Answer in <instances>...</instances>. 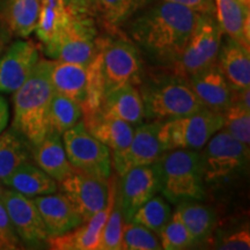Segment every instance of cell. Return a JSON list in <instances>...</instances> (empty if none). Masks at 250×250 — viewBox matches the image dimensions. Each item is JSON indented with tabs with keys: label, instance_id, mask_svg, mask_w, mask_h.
<instances>
[{
	"label": "cell",
	"instance_id": "29",
	"mask_svg": "<svg viewBox=\"0 0 250 250\" xmlns=\"http://www.w3.org/2000/svg\"><path fill=\"white\" fill-rule=\"evenodd\" d=\"M152 0H96L95 14L109 28L123 26Z\"/></svg>",
	"mask_w": 250,
	"mask_h": 250
},
{
	"label": "cell",
	"instance_id": "4",
	"mask_svg": "<svg viewBox=\"0 0 250 250\" xmlns=\"http://www.w3.org/2000/svg\"><path fill=\"white\" fill-rule=\"evenodd\" d=\"M160 166L161 192L166 199L179 204L204 198V176L198 151L174 149L166 152Z\"/></svg>",
	"mask_w": 250,
	"mask_h": 250
},
{
	"label": "cell",
	"instance_id": "13",
	"mask_svg": "<svg viewBox=\"0 0 250 250\" xmlns=\"http://www.w3.org/2000/svg\"><path fill=\"white\" fill-rule=\"evenodd\" d=\"M61 190L83 218V223L108 204V180L73 171L61 181Z\"/></svg>",
	"mask_w": 250,
	"mask_h": 250
},
{
	"label": "cell",
	"instance_id": "40",
	"mask_svg": "<svg viewBox=\"0 0 250 250\" xmlns=\"http://www.w3.org/2000/svg\"><path fill=\"white\" fill-rule=\"evenodd\" d=\"M164 1L174 2V4L184 6L192 9L199 14H212L214 13L213 0H164Z\"/></svg>",
	"mask_w": 250,
	"mask_h": 250
},
{
	"label": "cell",
	"instance_id": "43",
	"mask_svg": "<svg viewBox=\"0 0 250 250\" xmlns=\"http://www.w3.org/2000/svg\"><path fill=\"white\" fill-rule=\"evenodd\" d=\"M6 42H7V36H6V33L0 28V56H1L2 51L5 50Z\"/></svg>",
	"mask_w": 250,
	"mask_h": 250
},
{
	"label": "cell",
	"instance_id": "27",
	"mask_svg": "<svg viewBox=\"0 0 250 250\" xmlns=\"http://www.w3.org/2000/svg\"><path fill=\"white\" fill-rule=\"evenodd\" d=\"M40 9V0H5V23L14 35L28 37L35 30Z\"/></svg>",
	"mask_w": 250,
	"mask_h": 250
},
{
	"label": "cell",
	"instance_id": "38",
	"mask_svg": "<svg viewBox=\"0 0 250 250\" xmlns=\"http://www.w3.org/2000/svg\"><path fill=\"white\" fill-rule=\"evenodd\" d=\"M20 237L15 232L1 199H0V249H19Z\"/></svg>",
	"mask_w": 250,
	"mask_h": 250
},
{
	"label": "cell",
	"instance_id": "10",
	"mask_svg": "<svg viewBox=\"0 0 250 250\" xmlns=\"http://www.w3.org/2000/svg\"><path fill=\"white\" fill-rule=\"evenodd\" d=\"M98 30L90 15L74 14L55 41L44 45L45 54L55 61L87 65L96 49Z\"/></svg>",
	"mask_w": 250,
	"mask_h": 250
},
{
	"label": "cell",
	"instance_id": "34",
	"mask_svg": "<svg viewBox=\"0 0 250 250\" xmlns=\"http://www.w3.org/2000/svg\"><path fill=\"white\" fill-rule=\"evenodd\" d=\"M223 130L232 134L234 138L249 145L250 143V108L240 101L232 100L223 112Z\"/></svg>",
	"mask_w": 250,
	"mask_h": 250
},
{
	"label": "cell",
	"instance_id": "44",
	"mask_svg": "<svg viewBox=\"0 0 250 250\" xmlns=\"http://www.w3.org/2000/svg\"><path fill=\"white\" fill-rule=\"evenodd\" d=\"M237 1L241 2V4L245 5L246 7H249L250 8V0H237Z\"/></svg>",
	"mask_w": 250,
	"mask_h": 250
},
{
	"label": "cell",
	"instance_id": "18",
	"mask_svg": "<svg viewBox=\"0 0 250 250\" xmlns=\"http://www.w3.org/2000/svg\"><path fill=\"white\" fill-rule=\"evenodd\" d=\"M33 201L42 217L49 237L70 232L83 223L64 193L37 196Z\"/></svg>",
	"mask_w": 250,
	"mask_h": 250
},
{
	"label": "cell",
	"instance_id": "9",
	"mask_svg": "<svg viewBox=\"0 0 250 250\" xmlns=\"http://www.w3.org/2000/svg\"><path fill=\"white\" fill-rule=\"evenodd\" d=\"M223 34L214 15L201 14L179 61L174 65L175 74L188 79L217 64Z\"/></svg>",
	"mask_w": 250,
	"mask_h": 250
},
{
	"label": "cell",
	"instance_id": "15",
	"mask_svg": "<svg viewBox=\"0 0 250 250\" xmlns=\"http://www.w3.org/2000/svg\"><path fill=\"white\" fill-rule=\"evenodd\" d=\"M109 199L104 208L95 213L70 232L57 236H50L46 243L56 250H100L102 229L116 202L117 184L115 179L109 180Z\"/></svg>",
	"mask_w": 250,
	"mask_h": 250
},
{
	"label": "cell",
	"instance_id": "24",
	"mask_svg": "<svg viewBox=\"0 0 250 250\" xmlns=\"http://www.w3.org/2000/svg\"><path fill=\"white\" fill-rule=\"evenodd\" d=\"M33 159L52 179L61 182L76 171L68 161L61 136L49 132L40 144L33 146Z\"/></svg>",
	"mask_w": 250,
	"mask_h": 250
},
{
	"label": "cell",
	"instance_id": "45",
	"mask_svg": "<svg viewBox=\"0 0 250 250\" xmlns=\"http://www.w3.org/2000/svg\"><path fill=\"white\" fill-rule=\"evenodd\" d=\"M2 192H4V189H2L1 184H0V197H1V195H2Z\"/></svg>",
	"mask_w": 250,
	"mask_h": 250
},
{
	"label": "cell",
	"instance_id": "6",
	"mask_svg": "<svg viewBox=\"0 0 250 250\" xmlns=\"http://www.w3.org/2000/svg\"><path fill=\"white\" fill-rule=\"evenodd\" d=\"M96 48L102 55L104 95L125 85H138L142 79V57L133 43L123 39L98 37Z\"/></svg>",
	"mask_w": 250,
	"mask_h": 250
},
{
	"label": "cell",
	"instance_id": "23",
	"mask_svg": "<svg viewBox=\"0 0 250 250\" xmlns=\"http://www.w3.org/2000/svg\"><path fill=\"white\" fill-rule=\"evenodd\" d=\"M50 83L54 92L67 96L80 105L86 100V65L61 61H50Z\"/></svg>",
	"mask_w": 250,
	"mask_h": 250
},
{
	"label": "cell",
	"instance_id": "30",
	"mask_svg": "<svg viewBox=\"0 0 250 250\" xmlns=\"http://www.w3.org/2000/svg\"><path fill=\"white\" fill-rule=\"evenodd\" d=\"M83 118L80 103L67 96L54 92L49 109V132L62 136ZM48 132V133H49Z\"/></svg>",
	"mask_w": 250,
	"mask_h": 250
},
{
	"label": "cell",
	"instance_id": "39",
	"mask_svg": "<svg viewBox=\"0 0 250 250\" xmlns=\"http://www.w3.org/2000/svg\"><path fill=\"white\" fill-rule=\"evenodd\" d=\"M219 249L224 250H248L250 249V234L248 229H242L226 235L219 243Z\"/></svg>",
	"mask_w": 250,
	"mask_h": 250
},
{
	"label": "cell",
	"instance_id": "21",
	"mask_svg": "<svg viewBox=\"0 0 250 250\" xmlns=\"http://www.w3.org/2000/svg\"><path fill=\"white\" fill-rule=\"evenodd\" d=\"M83 123L96 139L111 149L112 154L124 151L133 137V125L120 118L105 116L100 111L83 118Z\"/></svg>",
	"mask_w": 250,
	"mask_h": 250
},
{
	"label": "cell",
	"instance_id": "5",
	"mask_svg": "<svg viewBox=\"0 0 250 250\" xmlns=\"http://www.w3.org/2000/svg\"><path fill=\"white\" fill-rule=\"evenodd\" d=\"M223 114L204 108L188 116L161 121L159 139L165 152L174 149L199 151L223 129Z\"/></svg>",
	"mask_w": 250,
	"mask_h": 250
},
{
	"label": "cell",
	"instance_id": "41",
	"mask_svg": "<svg viewBox=\"0 0 250 250\" xmlns=\"http://www.w3.org/2000/svg\"><path fill=\"white\" fill-rule=\"evenodd\" d=\"M68 11L74 14L92 15L95 14L96 0H64Z\"/></svg>",
	"mask_w": 250,
	"mask_h": 250
},
{
	"label": "cell",
	"instance_id": "31",
	"mask_svg": "<svg viewBox=\"0 0 250 250\" xmlns=\"http://www.w3.org/2000/svg\"><path fill=\"white\" fill-rule=\"evenodd\" d=\"M87 83L86 100L83 108V117L87 118L95 114L101 108L103 96H104V79L102 71V55L99 48L95 49L93 58L86 65Z\"/></svg>",
	"mask_w": 250,
	"mask_h": 250
},
{
	"label": "cell",
	"instance_id": "22",
	"mask_svg": "<svg viewBox=\"0 0 250 250\" xmlns=\"http://www.w3.org/2000/svg\"><path fill=\"white\" fill-rule=\"evenodd\" d=\"M214 18L223 33L250 46V8L237 0H213Z\"/></svg>",
	"mask_w": 250,
	"mask_h": 250
},
{
	"label": "cell",
	"instance_id": "7",
	"mask_svg": "<svg viewBox=\"0 0 250 250\" xmlns=\"http://www.w3.org/2000/svg\"><path fill=\"white\" fill-rule=\"evenodd\" d=\"M62 136L67 159L74 170L98 179L110 177V149L89 132L83 121L78 122Z\"/></svg>",
	"mask_w": 250,
	"mask_h": 250
},
{
	"label": "cell",
	"instance_id": "2",
	"mask_svg": "<svg viewBox=\"0 0 250 250\" xmlns=\"http://www.w3.org/2000/svg\"><path fill=\"white\" fill-rule=\"evenodd\" d=\"M54 95L50 83V61L37 62L23 85L14 92L13 126L33 146L49 132V109Z\"/></svg>",
	"mask_w": 250,
	"mask_h": 250
},
{
	"label": "cell",
	"instance_id": "12",
	"mask_svg": "<svg viewBox=\"0 0 250 250\" xmlns=\"http://www.w3.org/2000/svg\"><path fill=\"white\" fill-rule=\"evenodd\" d=\"M161 121L139 124L134 129L133 137L124 151L112 154V162L118 175H123L132 168L155 164L161 160L165 149L159 139Z\"/></svg>",
	"mask_w": 250,
	"mask_h": 250
},
{
	"label": "cell",
	"instance_id": "3",
	"mask_svg": "<svg viewBox=\"0 0 250 250\" xmlns=\"http://www.w3.org/2000/svg\"><path fill=\"white\" fill-rule=\"evenodd\" d=\"M139 92L145 118L151 121L188 116L205 108L188 80L179 74L153 77L144 83Z\"/></svg>",
	"mask_w": 250,
	"mask_h": 250
},
{
	"label": "cell",
	"instance_id": "42",
	"mask_svg": "<svg viewBox=\"0 0 250 250\" xmlns=\"http://www.w3.org/2000/svg\"><path fill=\"white\" fill-rule=\"evenodd\" d=\"M9 117V110L8 104L4 98L0 96V133L5 130L6 125L8 123Z\"/></svg>",
	"mask_w": 250,
	"mask_h": 250
},
{
	"label": "cell",
	"instance_id": "8",
	"mask_svg": "<svg viewBox=\"0 0 250 250\" xmlns=\"http://www.w3.org/2000/svg\"><path fill=\"white\" fill-rule=\"evenodd\" d=\"M201 153L204 183L217 184L245 170L249 162V145L219 130Z\"/></svg>",
	"mask_w": 250,
	"mask_h": 250
},
{
	"label": "cell",
	"instance_id": "37",
	"mask_svg": "<svg viewBox=\"0 0 250 250\" xmlns=\"http://www.w3.org/2000/svg\"><path fill=\"white\" fill-rule=\"evenodd\" d=\"M124 226V217L122 213V208L118 201V195L116 202L112 206L110 214L105 221L102 229L101 245L100 250H118L122 249V232Z\"/></svg>",
	"mask_w": 250,
	"mask_h": 250
},
{
	"label": "cell",
	"instance_id": "14",
	"mask_svg": "<svg viewBox=\"0 0 250 250\" xmlns=\"http://www.w3.org/2000/svg\"><path fill=\"white\" fill-rule=\"evenodd\" d=\"M15 232L24 245L42 247L48 240V232L35 203L14 190H4L1 197Z\"/></svg>",
	"mask_w": 250,
	"mask_h": 250
},
{
	"label": "cell",
	"instance_id": "20",
	"mask_svg": "<svg viewBox=\"0 0 250 250\" xmlns=\"http://www.w3.org/2000/svg\"><path fill=\"white\" fill-rule=\"evenodd\" d=\"M99 111L136 126L145 118L142 95L134 85H125L104 95Z\"/></svg>",
	"mask_w": 250,
	"mask_h": 250
},
{
	"label": "cell",
	"instance_id": "19",
	"mask_svg": "<svg viewBox=\"0 0 250 250\" xmlns=\"http://www.w3.org/2000/svg\"><path fill=\"white\" fill-rule=\"evenodd\" d=\"M217 62L232 90L250 88V52L237 41L227 37L221 42Z\"/></svg>",
	"mask_w": 250,
	"mask_h": 250
},
{
	"label": "cell",
	"instance_id": "17",
	"mask_svg": "<svg viewBox=\"0 0 250 250\" xmlns=\"http://www.w3.org/2000/svg\"><path fill=\"white\" fill-rule=\"evenodd\" d=\"M187 80L203 105L210 110L223 114L232 102V88L218 64L197 72Z\"/></svg>",
	"mask_w": 250,
	"mask_h": 250
},
{
	"label": "cell",
	"instance_id": "28",
	"mask_svg": "<svg viewBox=\"0 0 250 250\" xmlns=\"http://www.w3.org/2000/svg\"><path fill=\"white\" fill-rule=\"evenodd\" d=\"M177 214L191 234L195 243L203 242L211 235L215 226V213L208 206L195 201L181 202L177 204Z\"/></svg>",
	"mask_w": 250,
	"mask_h": 250
},
{
	"label": "cell",
	"instance_id": "32",
	"mask_svg": "<svg viewBox=\"0 0 250 250\" xmlns=\"http://www.w3.org/2000/svg\"><path fill=\"white\" fill-rule=\"evenodd\" d=\"M70 18L71 12L65 4L41 5L39 20L34 31L41 42L44 45H48L66 27Z\"/></svg>",
	"mask_w": 250,
	"mask_h": 250
},
{
	"label": "cell",
	"instance_id": "36",
	"mask_svg": "<svg viewBox=\"0 0 250 250\" xmlns=\"http://www.w3.org/2000/svg\"><path fill=\"white\" fill-rule=\"evenodd\" d=\"M161 247L166 250L187 249L196 245L195 240L190 234L186 225L181 220L180 215L175 211L170 220L166 225L160 234Z\"/></svg>",
	"mask_w": 250,
	"mask_h": 250
},
{
	"label": "cell",
	"instance_id": "25",
	"mask_svg": "<svg viewBox=\"0 0 250 250\" xmlns=\"http://www.w3.org/2000/svg\"><path fill=\"white\" fill-rule=\"evenodd\" d=\"M33 158V145L14 127L0 133V182L5 184L13 171Z\"/></svg>",
	"mask_w": 250,
	"mask_h": 250
},
{
	"label": "cell",
	"instance_id": "26",
	"mask_svg": "<svg viewBox=\"0 0 250 250\" xmlns=\"http://www.w3.org/2000/svg\"><path fill=\"white\" fill-rule=\"evenodd\" d=\"M5 184L14 191L29 198L54 193L58 189L57 181L30 162L18 167Z\"/></svg>",
	"mask_w": 250,
	"mask_h": 250
},
{
	"label": "cell",
	"instance_id": "35",
	"mask_svg": "<svg viewBox=\"0 0 250 250\" xmlns=\"http://www.w3.org/2000/svg\"><path fill=\"white\" fill-rule=\"evenodd\" d=\"M161 248V243L154 232L132 221L124 223L122 232V249L156 250Z\"/></svg>",
	"mask_w": 250,
	"mask_h": 250
},
{
	"label": "cell",
	"instance_id": "11",
	"mask_svg": "<svg viewBox=\"0 0 250 250\" xmlns=\"http://www.w3.org/2000/svg\"><path fill=\"white\" fill-rule=\"evenodd\" d=\"M159 191H161L160 161L132 168L122 175L117 195L124 220L131 221L134 212Z\"/></svg>",
	"mask_w": 250,
	"mask_h": 250
},
{
	"label": "cell",
	"instance_id": "33",
	"mask_svg": "<svg viewBox=\"0 0 250 250\" xmlns=\"http://www.w3.org/2000/svg\"><path fill=\"white\" fill-rule=\"evenodd\" d=\"M171 215V208L165 197L155 195L134 212L131 221L142 225L156 234H160L170 220Z\"/></svg>",
	"mask_w": 250,
	"mask_h": 250
},
{
	"label": "cell",
	"instance_id": "1",
	"mask_svg": "<svg viewBox=\"0 0 250 250\" xmlns=\"http://www.w3.org/2000/svg\"><path fill=\"white\" fill-rule=\"evenodd\" d=\"M199 17L192 9L161 0L131 21L129 34L149 61L175 65Z\"/></svg>",
	"mask_w": 250,
	"mask_h": 250
},
{
	"label": "cell",
	"instance_id": "16",
	"mask_svg": "<svg viewBox=\"0 0 250 250\" xmlns=\"http://www.w3.org/2000/svg\"><path fill=\"white\" fill-rule=\"evenodd\" d=\"M39 50L29 41H17L0 56V92L14 93L28 79L37 62Z\"/></svg>",
	"mask_w": 250,
	"mask_h": 250
}]
</instances>
